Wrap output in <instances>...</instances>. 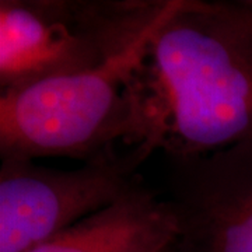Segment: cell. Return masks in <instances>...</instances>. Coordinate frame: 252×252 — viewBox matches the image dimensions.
Returning a JSON list of instances; mask_svg holds the SVG:
<instances>
[{
    "label": "cell",
    "instance_id": "52a82bcc",
    "mask_svg": "<svg viewBox=\"0 0 252 252\" xmlns=\"http://www.w3.org/2000/svg\"><path fill=\"white\" fill-rule=\"evenodd\" d=\"M170 245H171V244H168V245H162V247L157 248V250L153 252H170Z\"/></svg>",
    "mask_w": 252,
    "mask_h": 252
},
{
    "label": "cell",
    "instance_id": "8992f818",
    "mask_svg": "<svg viewBox=\"0 0 252 252\" xmlns=\"http://www.w3.org/2000/svg\"><path fill=\"white\" fill-rule=\"evenodd\" d=\"M175 234L170 203L137 181L112 205L27 252H153L171 244Z\"/></svg>",
    "mask_w": 252,
    "mask_h": 252
},
{
    "label": "cell",
    "instance_id": "6da1fadb",
    "mask_svg": "<svg viewBox=\"0 0 252 252\" xmlns=\"http://www.w3.org/2000/svg\"><path fill=\"white\" fill-rule=\"evenodd\" d=\"M252 143V7L180 0L130 83L126 146L172 161Z\"/></svg>",
    "mask_w": 252,
    "mask_h": 252
},
{
    "label": "cell",
    "instance_id": "ba28073f",
    "mask_svg": "<svg viewBox=\"0 0 252 252\" xmlns=\"http://www.w3.org/2000/svg\"><path fill=\"white\" fill-rule=\"evenodd\" d=\"M245 3H247L248 6H251V7H252V0H251V1H245Z\"/></svg>",
    "mask_w": 252,
    "mask_h": 252
},
{
    "label": "cell",
    "instance_id": "7a4b0ae2",
    "mask_svg": "<svg viewBox=\"0 0 252 252\" xmlns=\"http://www.w3.org/2000/svg\"><path fill=\"white\" fill-rule=\"evenodd\" d=\"M170 7L124 52L87 72L36 81L0 97L1 160L70 157L115 160L130 125V83L156 30Z\"/></svg>",
    "mask_w": 252,
    "mask_h": 252
},
{
    "label": "cell",
    "instance_id": "5b68a950",
    "mask_svg": "<svg viewBox=\"0 0 252 252\" xmlns=\"http://www.w3.org/2000/svg\"><path fill=\"white\" fill-rule=\"evenodd\" d=\"M174 165L170 252H252V143Z\"/></svg>",
    "mask_w": 252,
    "mask_h": 252
},
{
    "label": "cell",
    "instance_id": "277c9868",
    "mask_svg": "<svg viewBox=\"0 0 252 252\" xmlns=\"http://www.w3.org/2000/svg\"><path fill=\"white\" fill-rule=\"evenodd\" d=\"M142 161L125 153L66 171L34 160H1L0 252L30 251L112 205L137 182L133 171Z\"/></svg>",
    "mask_w": 252,
    "mask_h": 252
},
{
    "label": "cell",
    "instance_id": "3957f363",
    "mask_svg": "<svg viewBox=\"0 0 252 252\" xmlns=\"http://www.w3.org/2000/svg\"><path fill=\"white\" fill-rule=\"evenodd\" d=\"M171 0H1V93L87 72L124 52Z\"/></svg>",
    "mask_w": 252,
    "mask_h": 252
}]
</instances>
